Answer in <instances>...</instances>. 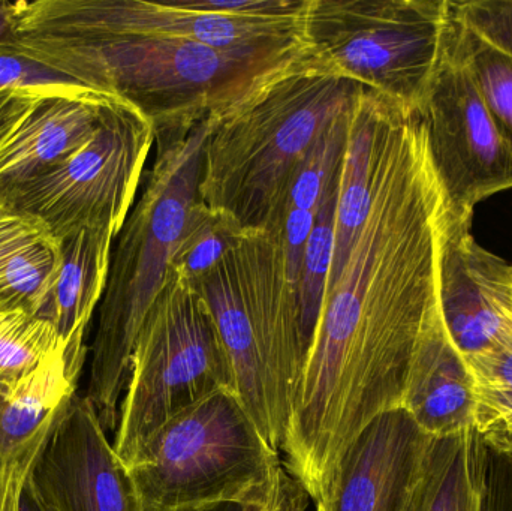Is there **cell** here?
Listing matches in <instances>:
<instances>
[{
  "label": "cell",
  "instance_id": "2",
  "mask_svg": "<svg viewBox=\"0 0 512 511\" xmlns=\"http://www.w3.org/2000/svg\"><path fill=\"white\" fill-rule=\"evenodd\" d=\"M11 44L84 89L132 105L156 140L224 113L291 53L219 50L191 39L87 29L15 2Z\"/></svg>",
  "mask_w": 512,
  "mask_h": 511
},
{
  "label": "cell",
  "instance_id": "8",
  "mask_svg": "<svg viewBox=\"0 0 512 511\" xmlns=\"http://www.w3.org/2000/svg\"><path fill=\"white\" fill-rule=\"evenodd\" d=\"M153 143L150 120L111 99L83 149L42 176L0 192V203L38 219L60 243L92 227H110L119 236Z\"/></svg>",
  "mask_w": 512,
  "mask_h": 511
},
{
  "label": "cell",
  "instance_id": "28",
  "mask_svg": "<svg viewBox=\"0 0 512 511\" xmlns=\"http://www.w3.org/2000/svg\"><path fill=\"white\" fill-rule=\"evenodd\" d=\"M310 0H179L177 8L234 18H300Z\"/></svg>",
  "mask_w": 512,
  "mask_h": 511
},
{
  "label": "cell",
  "instance_id": "6",
  "mask_svg": "<svg viewBox=\"0 0 512 511\" xmlns=\"http://www.w3.org/2000/svg\"><path fill=\"white\" fill-rule=\"evenodd\" d=\"M221 390L237 393L227 351L203 299L171 267L132 350L113 443L123 464L165 423Z\"/></svg>",
  "mask_w": 512,
  "mask_h": 511
},
{
  "label": "cell",
  "instance_id": "17",
  "mask_svg": "<svg viewBox=\"0 0 512 511\" xmlns=\"http://www.w3.org/2000/svg\"><path fill=\"white\" fill-rule=\"evenodd\" d=\"M75 395L66 371L15 398L0 395V511H20L24 485Z\"/></svg>",
  "mask_w": 512,
  "mask_h": 511
},
{
  "label": "cell",
  "instance_id": "27",
  "mask_svg": "<svg viewBox=\"0 0 512 511\" xmlns=\"http://www.w3.org/2000/svg\"><path fill=\"white\" fill-rule=\"evenodd\" d=\"M453 8L471 32L512 57V0H465Z\"/></svg>",
  "mask_w": 512,
  "mask_h": 511
},
{
  "label": "cell",
  "instance_id": "24",
  "mask_svg": "<svg viewBox=\"0 0 512 511\" xmlns=\"http://www.w3.org/2000/svg\"><path fill=\"white\" fill-rule=\"evenodd\" d=\"M245 233V228L233 216L206 206L198 198L189 212L171 267L194 281L215 266Z\"/></svg>",
  "mask_w": 512,
  "mask_h": 511
},
{
  "label": "cell",
  "instance_id": "10",
  "mask_svg": "<svg viewBox=\"0 0 512 511\" xmlns=\"http://www.w3.org/2000/svg\"><path fill=\"white\" fill-rule=\"evenodd\" d=\"M27 483L48 511H143L134 479L86 396L69 402Z\"/></svg>",
  "mask_w": 512,
  "mask_h": 511
},
{
  "label": "cell",
  "instance_id": "13",
  "mask_svg": "<svg viewBox=\"0 0 512 511\" xmlns=\"http://www.w3.org/2000/svg\"><path fill=\"white\" fill-rule=\"evenodd\" d=\"M429 435L402 408L376 417L348 447L328 511H406Z\"/></svg>",
  "mask_w": 512,
  "mask_h": 511
},
{
  "label": "cell",
  "instance_id": "31",
  "mask_svg": "<svg viewBox=\"0 0 512 511\" xmlns=\"http://www.w3.org/2000/svg\"><path fill=\"white\" fill-rule=\"evenodd\" d=\"M39 96L42 95L32 92H0V143L35 104Z\"/></svg>",
  "mask_w": 512,
  "mask_h": 511
},
{
  "label": "cell",
  "instance_id": "7",
  "mask_svg": "<svg viewBox=\"0 0 512 511\" xmlns=\"http://www.w3.org/2000/svg\"><path fill=\"white\" fill-rule=\"evenodd\" d=\"M304 39L342 77L418 113L444 50L450 0H310Z\"/></svg>",
  "mask_w": 512,
  "mask_h": 511
},
{
  "label": "cell",
  "instance_id": "32",
  "mask_svg": "<svg viewBox=\"0 0 512 511\" xmlns=\"http://www.w3.org/2000/svg\"><path fill=\"white\" fill-rule=\"evenodd\" d=\"M15 2L0 0V45L11 41L14 32Z\"/></svg>",
  "mask_w": 512,
  "mask_h": 511
},
{
  "label": "cell",
  "instance_id": "11",
  "mask_svg": "<svg viewBox=\"0 0 512 511\" xmlns=\"http://www.w3.org/2000/svg\"><path fill=\"white\" fill-rule=\"evenodd\" d=\"M75 26L131 35L191 39L219 50L291 53L306 44L300 18H234L146 0H36Z\"/></svg>",
  "mask_w": 512,
  "mask_h": 511
},
{
  "label": "cell",
  "instance_id": "12",
  "mask_svg": "<svg viewBox=\"0 0 512 511\" xmlns=\"http://www.w3.org/2000/svg\"><path fill=\"white\" fill-rule=\"evenodd\" d=\"M471 225L448 210L439 258L442 317L466 359L512 336V264L478 245Z\"/></svg>",
  "mask_w": 512,
  "mask_h": 511
},
{
  "label": "cell",
  "instance_id": "5",
  "mask_svg": "<svg viewBox=\"0 0 512 511\" xmlns=\"http://www.w3.org/2000/svg\"><path fill=\"white\" fill-rule=\"evenodd\" d=\"M282 465L240 401L221 390L165 423L128 470L143 511L242 506Z\"/></svg>",
  "mask_w": 512,
  "mask_h": 511
},
{
  "label": "cell",
  "instance_id": "21",
  "mask_svg": "<svg viewBox=\"0 0 512 511\" xmlns=\"http://www.w3.org/2000/svg\"><path fill=\"white\" fill-rule=\"evenodd\" d=\"M351 108L352 105L322 132L321 137L316 140L298 167L289 188L285 215H283L282 236L288 273L297 288L304 245L315 224L316 215L325 191L330 185L331 177L342 164L349 120H351Z\"/></svg>",
  "mask_w": 512,
  "mask_h": 511
},
{
  "label": "cell",
  "instance_id": "1",
  "mask_svg": "<svg viewBox=\"0 0 512 511\" xmlns=\"http://www.w3.org/2000/svg\"><path fill=\"white\" fill-rule=\"evenodd\" d=\"M447 221L420 117L382 96L369 210L325 293L286 425L298 455L337 464L376 417L402 408L412 354L441 308Z\"/></svg>",
  "mask_w": 512,
  "mask_h": 511
},
{
  "label": "cell",
  "instance_id": "34",
  "mask_svg": "<svg viewBox=\"0 0 512 511\" xmlns=\"http://www.w3.org/2000/svg\"><path fill=\"white\" fill-rule=\"evenodd\" d=\"M207 511H239L237 507L234 506H221V507H215V509L207 510Z\"/></svg>",
  "mask_w": 512,
  "mask_h": 511
},
{
  "label": "cell",
  "instance_id": "23",
  "mask_svg": "<svg viewBox=\"0 0 512 511\" xmlns=\"http://www.w3.org/2000/svg\"><path fill=\"white\" fill-rule=\"evenodd\" d=\"M340 173H342V164L331 177L330 185L325 191L316 215L315 224L304 245L303 258H301L298 297H300L304 335L310 342V348H312L316 327L321 317L322 305L327 293L328 276L333 266Z\"/></svg>",
  "mask_w": 512,
  "mask_h": 511
},
{
  "label": "cell",
  "instance_id": "25",
  "mask_svg": "<svg viewBox=\"0 0 512 511\" xmlns=\"http://www.w3.org/2000/svg\"><path fill=\"white\" fill-rule=\"evenodd\" d=\"M456 20L469 65L474 69L490 108L512 143V57L484 42L457 15Z\"/></svg>",
  "mask_w": 512,
  "mask_h": 511
},
{
  "label": "cell",
  "instance_id": "15",
  "mask_svg": "<svg viewBox=\"0 0 512 511\" xmlns=\"http://www.w3.org/2000/svg\"><path fill=\"white\" fill-rule=\"evenodd\" d=\"M402 410L429 437H445L475 426L474 372L451 338L441 308L427 321L412 354Z\"/></svg>",
  "mask_w": 512,
  "mask_h": 511
},
{
  "label": "cell",
  "instance_id": "29",
  "mask_svg": "<svg viewBox=\"0 0 512 511\" xmlns=\"http://www.w3.org/2000/svg\"><path fill=\"white\" fill-rule=\"evenodd\" d=\"M475 428L489 443H511L512 387L477 383Z\"/></svg>",
  "mask_w": 512,
  "mask_h": 511
},
{
  "label": "cell",
  "instance_id": "4",
  "mask_svg": "<svg viewBox=\"0 0 512 511\" xmlns=\"http://www.w3.org/2000/svg\"><path fill=\"white\" fill-rule=\"evenodd\" d=\"M212 123L209 116L185 134L156 140L158 152L140 200L116 237L86 393L105 431L116 429L135 339L164 288L189 212L198 200L204 144Z\"/></svg>",
  "mask_w": 512,
  "mask_h": 511
},
{
  "label": "cell",
  "instance_id": "30",
  "mask_svg": "<svg viewBox=\"0 0 512 511\" xmlns=\"http://www.w3.org/2000/svg\"><path fill=\"white\" fill-rule=\"evenodd\" d=\"M309 500L304 486L282 464L239 511H306Z\"/></svg>",
  "mask_w": 512,
  "mask_h": 511
},
{
  "label": "cell",
  "instance_id": "22",
  "mask_svg": "<svg viewBox=\"0 0 512 511\" xmlns=\"http://www.w3.org/2000/svg\"><path fill=\"white\" fill-rule=\"evenodd\" d=\"M63 354L50 320L23 311L0 312V395L15 398L66 371Z\"/></svg>",
  "mask_w": 512,
  "mask_h": 511
},
{
  "label": "cell",
  "instance_id": "16",
  "mask_svg": "<svg viewBox=\"0 0 512 511\" xmlns=\"http://www.w3.org/2000/svg\"><path fill=\"white\" fill-rule=\"evenodd\" d=\"M116 237L110 227H92L63 239L56 284L39 314L56 327L65 348L66 374L74 384L86 363L87 329L107 287Z\"/></svg>",
  "mask_w": 512,
  "mask_h": 511
},
{
  "label": "cell",
  "instance_id": "33",
  "mask_svg": "<svg viewBox=\"0 0 512 511\" xmlns=\"http://www.w3.org/2000/svg\"><path fill=\"white\" fill-rule=\"evenodd\" d=\"M20 511H48L42 506L41 501L36 497L33 489L30 488L29 483L26 482L24 485L23 494L20 498Z\"/></svg>",
  "mask_w": 512,
  "mask_h": 511
},
{
  "label": "cell",
  "instance_id": "3",
  "mask_svg": "<svg viewBox=\"0 0 512 511\" xmlns=\"http://www.w3.org/2000/svg\"><path fill=\"white\" fill-rule=\"evenodd\" d=\"M361 86L309 47L277 66L224 113L204 144L198 198L245 230L283 233L292 179Z\"/></svg>",
  "mask_w": 512,
  "mask_h": 511
},
{
  "label": "cell",
  "instance_id": "19",
  "mask_svg": "<svg viewBox=\"0 0 512 511\" xmlns=\"http://www.w3.org/2000/svg\"><path fill=\"white\" fill-rule=\"evenodd\" d=\"M60 261L62 243L41 221L0 203V312L41 314Z\"/></svg>",
  "mask_w": 512,
  "mask_h": 511
},
{
  "label": "cell",
  "instance_id": "18",
  "mask_svg": "<svg viewBox=\"0 0 512 511\" xmlns=\"http://www.w3.org/2000/svg\"><path fill=\"white\" fill-rule=\"evenodd\" d=\"M490 449L477 428L430 437L406 511H489Z\"/></svg>",
  "mask_w": 512,
  "mask_h": 511
},
{
  "label": "cell",
  "instance_id": "26",
  "mask_svg": "<svg viewBox=\"0 0 512 511\" xmlns=\"http://www.w3.org/2000/svg\"><path fill=\"white\" fill-rule=\"evenodd\" d=\"M80 89L84 87L77 81L33 59L11 42L0 45V92L51 95Z\"/></svg>",
  "mask_w": 512,
  "mask_h": 511
},
{
  "label": "cell",
  "instance_id": "14",
  "mask_svg": "<svg viewBox=\"0 0 512 511\" xmlns=\"http://www.w3.org/2000/svg\"><path fill=\"white\" fill-rule=\"evenodd\" d=\"M111 99L86 89L39 96L0 143V192L42 176L83 149Z\"/></svg>",
  "mask_w": 512,
  "mask_h": 511
},
{
  "label": "cell",
  "instance_id": "35",
  "mask_svg": "<svg viewBox=\"0 0 512 511\" xmlns=\"http://www.w3.org/2000/svg\"><path fill=\"white\" fill-rule=\"evenodd\" d=\"M318 511H328V509L324 504H318Z\"/></svg>",
  "mask_w": 512,
  "mask_h": 511
},
{
  "label": "cell",
  "instance_id": "9",
  "mask_svg": "<svg viewBox=\"0 0 512 511\" xmlns=\"http://www.w3.org/2000/svg\"><path fill=\"white\" fill-rule=\"evenodd\" d=\"M417 114L451 215L472 221L478 203L512 188V143L469 65L453 2L444 50Z\"/></svg>",
  "mask_w": 512,
  "mask_h": 511
},
{
  "label": "cell",
  "instance_id": "20",
  "mask_svg": "<svg viewBox=\"0 0 512 511\" xmlns=\"http://www.w3.org/2000/svg\"><path fill=\"white\" fill-rule=\"evenodd\" d=\"M382 95L360 87L351 108L340 173L336 246L327 288L339 279L369 210Z\"/></svg>",
  "mask_w": 512,
  "mask_h": 511
}]
</instances>
